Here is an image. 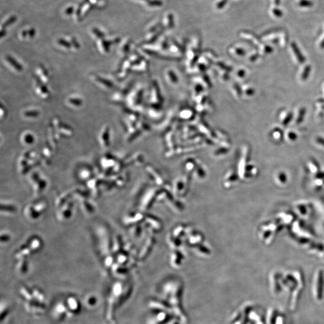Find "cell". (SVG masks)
I'll use <instances>...</instances> for the list:
<instances>
[{
	"instance_id": "1",
	"label": "cell",
	"mask_w": 324,
	"mask_h": 324,
	"mask_svg": "<svg viewBox=\"0 0 324 324\" xmlns=\"http://www.w3.org/2000/svg\"><path fill=\"white\" fill-rule=\"evenodd\" d=\"M6 60L14 68L17 70V71H21L23 70V67L21 65V64H19L18 62L16 61L15 59H14L11 56H6Z\"/></svg>"
},
{
	"instance_id": "2",
	"label": "cell",
	"mask_w": 324,
	"mask_h": 324,
	"mask_svg": "<svg viewBox=\"0 0 324 324\" xmlns=\"http://www.w3.org/2000/svg\"><path fill=\"white\" fill-rule=\"evenodd\" d=\"M292 49L294 52V54H295V56H297L298 61L300 62V63H303L305 61V58L302 55L301 53L300 52L299 49L297 48V46H296V45H295L294 43L292 44Z\"/></svg>"
},
{
	"instance_id": "3",
	"label": "cell",
	"mask_w": 324,
	"mask_h": 324,
	"mask_svg": "<svg viewBox=\"0 0 324 324\" xmlns=\"http://www.w3.org/2000/svg\"><path fill=\"white\" fill-rule=\"evenodd\" d=\"M96 80L99 83H100L103 86L107 87L108 88H112L113 87V84H112V82L111 81H109L106 79H105L103 78L97 76V77H96Z\"/></svg>"
},
{
	"instance_id": "4",
	"label": "cell",
	"mask_w": 324,
	"mask_h": 324,
	"mask_svg": "<svg viewBox=\"0 0 324 324\" xmlns=\"http://www.w3.org/2000/svg\"><path fill=\"white\" fill-rule=\"evenodd\" d=\"M38 89L40 91V93H41V94H42V96L44 97H48L49 95V90H48V88H46V87L45 85H44L43 84H42V82L40 81H38Z\"/></svg>"
},
{
	"instance_id": "5",
	"label": "cell",
	"mask_w": 324,
	"mask_h": 324,
	"mask_svg": "<svg viewBox=\"0 0 324 324\" xmlns=\"http://www.w3.org/2000/svg\"><path fill=\"white\" fill-rule=\"evenodd\" d=\"M68 103L74 106H80L82 105V101L78 98H70L68 99Z\"/></svg>"
},
{
	"instance_id": "6",
	"label": "cell",
	"mask_w": 324,
	"mask_h": 324,
	"mask_svg": "<svg viewBox=\"0 0 324 324\" xmlns=\"http://www.w3.org/2000/svg\"><path fill=\"white\" fill-rule=\"evenodd\" d=\"M24 115L25 117H32L35 118L39 115V112L36 110H27L24 113Z\"/></svg>"
},
{
	"instance_id": "7",
	"label": "cell",
	"mask_w": 324,
	"mask_h": 324,
	"mask_svg": "<svg viewBox=\"0 0 324 324\" xmlns=\"http://www.w3.org/2000/svg\"><path fill=\"white\" fill-rule=\"evenodd\" d=\"M310 70H311V68H310V67L309 65H307V67H305L304 70L303 72L302 76H301L302 80L305 81L308 78V76L309 75V73H310Z\"/></svg>"
},
{
	"instance_id": "8",
	"label": "cell",
	"mask_w": 324,
	"mask_h": 324,
	"mask_svg": "<svg viewBox=\"0 0 324 324\" xmlns=\"http://www.w3.org/2000/svg\"><path fill=\"white\" fill-rule=\"evenodd\" d=\"M305 112H306V110L305 109L303 108L300 110V112H299V115L297 117V123H300L303 119V118H304V116L305 115Z\"/></svg>"
},
{
	"instance_id": "9",
	"label": "cell",
	"mask_w": 324,
	"mask_h": 324,
	"mask_svg": "<svg viewBox=\"0 0 324 324\" xmlns=\"http://www.w3.org/2000/svg\"><path fill=\"white\" fill-rule=\"evenodd\" d=\"M109 128L106 127L102 134V139L105 142H108V139H109Z\"/></svg>"
},
{
	"instance_id": "10",
	"label": "cell",
	"mask_w": 324,
	"mask_h": 324,
	"mask_svg": "<svg viewBox=\"0 0 324 324\" xmlns=\"http://www.w3.org/2000/svg\"><path fill=\"white\" fill-rule=\"evenodd\" d=\"M292 117V114L291 113H290L286 116V118L284 121H283V122H282L283 125H287V124L289 123V122L291 120Z\"/></svg>"
},
{
	"instance_id": "11",
	"label": "cell",
	"mask_w": 324,
	"mask_h": 324,
	"mask_svg": "<svg viewBox=\"0 0 324 324\" xmlns=\"http://www.w3.org/2000/svg\"><path fill=\"white\" fill-rule=\"evenodd\" d=\"M25 140L27 143L32 142V141H33V137L31 134H27L25 136Z\"/></svg>"
},
{
	"instance_id": "12",
	"label": "cell",
	"mask_w": 324,
	"mask_h": 324,
	"mask_svg": "<svg viewBox=\"0 0 324 324\" xmlns=\"http://www.w3.org/2000/svg\"><path fill=\"white\" fill-rule=\"evenodd\" d=\"M59 43L62 45V46H64V48H67V49H69L70 48V45L68 43H67L65 42V40H61L59 41Z\"/></svg>"
},
{
	"instance_id": "13",
	"label": "cell",
	"mask_w": 324,
	"mask_h": 324,
	"mask_svg": "<svg viewBox=\"0 0 324 324\" xmlns=\"http://www.w3.org/2000/svg\"><path fill=\"white\" fill-rule=\"evenodd\" d=\"M317 141H318V143H319V144H322V145H324V139L318 138H317Z\"/></svg>"
},
{
	"instance_id": "14",
	"label": "cell",
	"mask_w": 324,
	"mask_h": 324,
	"mask_svg": "<svg viewBox=\"0 0 324 324\" xmlns=\"http://www.w3.org/2000/svg\"><path fill=\"white\" fill-rule=\"evenodd\" d=\"M289 136H291V137H290V138H291V139H294L296 138V136H295V135L294 133H290L289 134Z\"/></svg>"
}]
</instances>
